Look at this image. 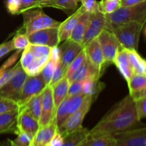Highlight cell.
<instances>
[{"label": "cell", "mask_w": 146, "mask_h": 146, "mask_svg": "<svg viewBox=\"0 0 146 146\" xmlns=\"http://www.w3.org/2000/svg\"><path fill=\"white\" fill-rule=\"evenodd\" d=\"M140 127L141 120L137 113L135 100L129 94L89 131L88 137L114 135Z\"/></svg>", "instance_id": "obj_1"}, {"label": "cell", "mask_w": 146, "mask_h": 146, "mask_svg": "<svg viewBox=\"0 0 146 146\" xmlns=\"http://www.w3.org/2000/svg\"><path fill=\"white\" fill-rule=\"evenodd\" d=\"M106 29H111L121 24L135 21L145 24L146 21V1L131 7H121L111 14H105Z\"/></svg>", "instance_id": "obj_2"}, {"label": "cell", "mask_w": 146, "mask_h": 146, "mask_svg": "<svg viewBox=\"0 0 146 146\" xmlns=\"http://www.w3.org/2000/svg\"><path fill=\"white\" fill-rule=\"evenodd\" d=\"M23 26L19 31L29 35L38 30L47 28H58L60 21L46 14L41 8L31 9L22 13Z\"/></svg>", "instance_id": "obj_3"}, {"label": "cell", "mask_w": 146, "mask_h": 146, "mask_svg": "<svg viewBox=\"0 0 146 146\" xmlns=\"http://www.w3.org/2000/svg\"><path fill=\"white\" fill-rule=\"evenodd\" d=\"M143 27L144 24L131 21L117 26L109 31L113 33L123 48L137 51L141 31Z\"/></svg>", "instance_id": "obj_4"}, {"label": "cell", "mask_w": 146, "mask_h": 146, "mask_svg": "<svg viewBox=\"0 0 146 146\" xmlns=\"http://www.w3.org/2000/svg\"><path fill=\"white\" fill-rule=\"evenodd\" d=\"M102 50L104 58V64L101 70V76L107 68L113 64L114 59L118 50L122 47L118 40L112 31L104 29L97 36Z\"/></svg>", "instance_id": "obj_5"}, {"label": "cell", "mask_w": 146, "mask_h": 146, "mask_svg": "<svg viewBox=\"0 0 146 146\" xmlns=\"http://www.w3.org/2000/svg\"><path fill=\"white\" fill-rule=\"evenodd\" d=\"M93 102H94V100L92 97L91 96L87 95L82 107L78 111H75L74 113L71 114L67 118L65 122L63 123V125L58 128V132L61 134L64 138L69 134L79 131L83 128L82 123L84 117L90 110Z\"/></svg>", "instance_id": "obj_6"}, {"label": "cell", "mask_w": 146, "mask_h": 146, "mask_svg": "<svg viewBox=\"0 0 146 146\" xmlns=\"http://www.w3.org/2000/svg\"><path fill=\"white\" fill-rule=\"evenodd\" d=\"M27 76V73L21 66L12 78L0 88V99H9L18 104Z\"/></svg>", "instance_id": "obj_7"}, {"label": "cell", "mask_w": 146, "mask_h": 146, "mask_svg": "<svg viewBox=\"0 0 146 146\" xmlns=\"http://www.w3.org/2000/svg\"><path fill=\"white\" fill-rule=\"evenodd\" d=\"M46 84L44 82L41 73L36 76H27L19 101V108L25 105L32 97L43 92Z\"/></svg>", "instance_id": "obj_8"}, {"label": "cell", "mask_w": 146, "mask_h": 146, "mask_svg": "<svg viewBox=\"0 0 146 146\" xmlns=\"http://www.w3.org/2000/svg\"><path fill=\"white\" fill-rule=\"evenodd\" d=\"M115 146H146V125L115 134Z\"/></svg>", "instance_id": "obj_9"}, {"label": "cell", "mask_w": 146, "mask_h": 146, "mask_svg": "<svg viewBox=\"0 0 146 146\" xmlns=\"http://www.w3.org/2000/svg\"><path fill=\"white\" fill-rule=\"evenodd\" d=\"M29 43L34 45L45 46L53 47L58 46V28H47L38 30L28 35Z\"/></svg>", "instance_id": "obj_10"}, {"label": "cell", "mask_w": 146, "mask_h": 146, "mask_svg": "<svg viewBox=\"0 0 146 146\" xmlns=\"http://www.w3.org/2000/svg\"><path fill=\"white\" fill-rule=\"evenodd\" d=\"M58 48L60 52V63L66 74L70 64L84 49V47L82 44L68 38L65 40Z\"/></svg>", "instance_id": "obj_11"}, {"label": "cell", "mask_w": 146, "mask_h": 146, "mask_svg": "<svg viewBox=\"0 0 146 146\" xmlns=\"http://www.w3.org/2000/svg\"><path fill=\"white\" fill-rule=\"evenodd\" d=\"M54 109L52 87L47 85L42 93L41 116L38 120L40 127L48 125L54 120Z\"/></svg>", "instance_id": "obj_12"}, {"label": "cell", "mask_w": 146, "mask_h": 146, "mask_svg": "<svg viewBox=\"0 0 146 146\" xmlns=\"http://www.w3.org/2000/svg\"><path fill=\"white\" fill-rule=\"evenodd\" d=\"M105 14L98 10L94 14H91L89 24L83 38L82 45L84 47L88 45L92 40L97 38L100 33L106 29Z\"/></svg>", "instance_id": "obj_13"}, {"label": "cell", "mask_w": 146, "mask_h": 146, "mask_svg": "<svg viewBox=\"0 0 146 146\" xmlns=\"http://www.w3.org/2000/svg\"><path fill=\"white\" fill-rule=\"evenodd\" d=\"M39 127L38 121L35 119L27 110L23 108H19L17 135L21 132L33 138Z\"/></svg>", "instance_id": "obj_14"}, {"label": "cell", "mask_w": 146, "mask_h": 146, "mask_svg": "<svg viewBox=\"0 0 146 146\" xmlns=\"http://www.w3.org/2000/svg\"><path fill=\"white\" fill-rule=\"evenodd\" d=\"M57 131L58 127L54 121L48 125L39 127L31 139L30 146H49L50 142Z\"/></svg>", "instance_id": "obj_15"}, {"label": "cell", "mask_w": 146, "mask_h": 146, "mask_svg": "<svg viewBox=\"0 0 146 146\" xmlns=\"http://www.w3.org/2000/svg\"><path fill=\"white\" fill-rule=\"evenodd\" d=\"M85 11L84 9L82 6L77 9L76 11L73 13L65 21L61 22L58 28V41L59 43L61 41H64L65 40L68 39L71 36V34L74 30V27L76 25L78 19L81 14Z\"/></svg>", "instance_id": "obj_16"}, {"label": "cell", "mask_w": 146, "mask_h": 146, "mask_svg": "<svg viewBox=\"0 0 146 146\" xmlns=\"http://www.w3.org/2000/svg\"><path fill=\"white\" fill-rule=\"evenodd\" d=\"M101 77V76L100 74V71L93 66V64L90 62L86 56V58L83 63L82 65L72 74L68 81L69 82H72V81L83 82V81L87 79H90V78L100 79Z\"/></svg>", "instance_id": "obj_17"}, {"label": "cell", "mask_w": 146, "mask_h": 146, "mask_svg": "<svg viewBox=\"0 0 146 146\" xmlns=\"http://www.w3.org/2000/svg\"><path fill=\"white\" fill-rule=\"evenodd\" d=\"M84 50L88 59L93 66L100 71L101 74V68L104 64V58L101 46L97 38H94L88 45L84 47Z\"/></svg>", "instance_id": "obj_18"}, {"label": "cell", "mask_w": 146, "mask_h": 146, "mask_svg": "<svg viewBox=\"0 0 146 146\" xmlns=\"http://www.w3.org/2000/svg\"><path fill=\"white\" fill-rule=\"evenodd\" d=\"M113 64L116 66L118 71L128 83L133 74V71L130 64L128 49L123 48V46L121 47L117 52Z\"/></svg>", "instance_id": "obj_19"}, {"label": "cell", "mask_w": 146, "mask_h": 146, "mask_svg": "<svg viewBox=\"0 0 146 146\" xmlns=\"http://www.w3.org/2000/svg\"><path fill=\"white\" fill-rule=\"evenodd\" d=\"M19 109L0 114V134L17 132Z\"/></svg>", "instance_id": "obj_20"}, {"label": "cell", "mask_w": 146, "mask_h": 146, "mask_svg": "<svg viewBox=\"0 0 146 146\" xmlns=\"http://www.w3.org/2000/svg\"><path fill=\"white\" fill-rule=\"evenodd\" d=\"M90 19H91V14L84 11L81 16L80 17L76 25L74 27L72 33L70 36V39L82 44L83 38H84L85 33L88 28V24H89Z\"/></svg>", "instance_id": "obj_21"}, {"label": "cell", "mask_w": 146, "mask_h": 146, "mask_svg": "<svg viewBox=\"0 0 146 146\" xmlns=\"http://www.w3.org/2000/svg\"><path fill=\"white\" fill-rule=\"evenodd\" d=\"M70 82L68 78L65 76L60 80L58 82L52 86L53 97L54 102V115L56 110L58 108L59 104L63 101V100L68 96V88H69Z\"/></svg>", "instance_id": "obj_22"}, {"label": "cell", "mask_w": 146, "mask_h": 146, "mask_svg": "<svg viewBox=\"0 0 146 146\" xmlns=\"http://www.w3.org/2000/svg\"><path fill=\"white\" fill-rule=\"evenodd\" d=\"M130 64L133 74L146 76V60L143 58L135 50H128Z\"/></svg>", "instance_id": "obj_23"}, {"label": "cell", "mask_w": 146, "mask_h": 146, "mask_svg": "<svg viewBox=\"0 0 146 146\" xmlns=\"http://www.w3.org/2000/svg\"><path fill=\"white\" fill-rule=\"evenodd\" d=\"M104 87L105 84L97 78H90L83 81V93L86 95L91 96L94 101Z\"/></svg>", "instance_id": "obj_24"}, {"label": "cell", "mask_w": 146, "mask_h": 146, "mask_svg": "<svg viewBox=\"0 0 146 146\" xmlns=\"http://www.w3.org/2000/svg\"><path fill=\"white\" fill-rule=\"evenodd\" d=\"M42 93L34 96L27 104L22 107L19 108H24L27 110L35 119L38 121L41 116V100H42Z\"/></svg>", "instance_id": "obj_25"}, {"label": "cell", "mask_w": 146, "mask_h": 146, "mask_svg": "<svg viewBox=\"0 0 146 146\" xmlns=\"http://www.w3.org/2000/svg\"><path fill=\"white\" fill-rule=\"evenodd\" d=\"M89 131L83 127L81 130L64 138L62 146H78L88 137Z\"/></svg>", "instance_id": "obj_26"}, {"label": "cell", "mask_w": 146, "mask_h": 146, "mask_svg": "<svg viewBox=\"0 0 146 146\" xmlns=\"http://www.w3.org/2000/svg\"><path fill=\"white\" fill-rule=\"evenodd\" d=\"M69 102L70 96H67L56 110L55 115H54V118L53 121H55L58 128H60L63 125V123L65 122V121L68 117Z\"/></svg>", "instance_id": "obj_27"}, {"label": "cell", "mask_w": 146, "mask_h": 146, "mask_svg": "<svg viewBox=\"0 0 146 146\" xmlns=\"http://www.w3.org/2000/svg\"><path fill=\"white\" fill-rule=\"evenodd\" d=\"M115 143L113 135H104L94 138L88 137L78 146H115Z\"/></svg>", "instance_id": "obj_28"}, {"label": "cell", "mask_w": 146, "mask_h": 146, "mask_svg": "<svg viewBox=\"0 0 146 146\" xmlns=\"http://www.w3.org/2000/svg\"><path fill=\"white\" fill-rule=\"evenodd\" d=\"M129 94L141 91L146 88V76L141 74H133L128 81Z\"/></svg>", "instance_id": "obj_29"}, {"label": "cell", "mask_w": 146, "mask_h": 146, "mask_svg": "<svg viewBox=\"0 0 146 146\" xmlns=\"http://www.w3.org/2000/svg\"><path fill=\"white\" fill-rule=\"evenodd\" d=\"M121 7V0H101L98 2V10L104 14H108Z\"/></svg>", "instance_id": "obj_30"}, {"label": "cell", "mask_w": 146, "mask_h": 146, "mask_svg": "<svg viewBox=\"0 0 146 146\" xmlns=\"http://www.w3.org/2000/svg\"><path fill=\"white\" fill-rule=\"evenodd\" d=\"M14 50H24L30 44L28 35L24 33L17 31L11 39Z\"/></svg>", "instance_id": "obj_31"}, {"label": "cell", "mask_w": 146, "mask_h": 146, "mask_svg": "<svg viewBox=\"0 0 146 146\" xmlns=\"http://www.w3.org/2000/svg\"><path fill=\"white\" fill-rule=\"evenodd\" d=\"M50 7L67 12L76 9L78 8V2L76 0H54Z\"/></svg>", "instance_id": "obj_32"}, {"label": "cell", "mask_w": 146, "mask_h": 146, "mask_svg": "<svg viewBox=\"0 0 146 146\" xmlns=\"http://www.w3.org/2000/svg\"><path fill=\"white\" fill-rule=\"evenodd\" d=\"M86 96L87 95H86L84 93H81V94H76V95L70 96L68 116L82 107V106L84 104Z\"/></svg>", "instance_id": "obj_33"}, {"label": "cell", "mask_w": 146, "mask_h": 146, "mask_svg": "<svg viewBox=\"0 0 146 146\" xmlns=\"http://www.w3.org/2000/svg\"><path fill=\"white\" fill-rule=\"evenodd\" d=\"M21 66L20 61H18L17 64L13 67L5 70L0 69V88L4 86L7 82H9L12 78V77L15 75Z\"/></svg>", "instance_id": "obj_34"}, {"label": "cell", "mask_w": 146, "mask_h": 146, "mask_svg": "<svg viewBox=\"0 0 146 146\" xmlns=\"http://www.w3.org/2000/svg\"><path fill=\"white\" fill-rule=\"evenodd\" d=\"M86 58V54L85 50H83L78 56L75 58V59L72 61L71 64H70L69 67H68V70H67L66 74V77L68 79H69L70 77L72 76V74L81 66L84 62V61Z\"/></svg>", "instance_id": "obj_35"}, {"label": "cell", "mask_w": 146, "mask_h": 146, "mask_svg": "<svg viewBox=\"0 0 146 146\" xmlns=\"http://www.w3.org/2000/svg\"><path fill=\"white\" fill-rule=\"evenodd\" d=\"M58 64L55 63L54 61H53L52 60H51L49 58L48 62L46 63L44 67L43 68V69L41 70V74L43 77V79H44L45 84L47 85H48L51 81V78H52L53 74L54 72V70H55L56 65Z\"/></svg>", "instance_id": "obj_36"}, {"label": "cell", "mask_w": 146, "mask_h": 146, "mask_svg": "<svg viewBox=\"0 0 146 146\" xmlns=\"http://www.w3.org/2000/svg\"><path fill=\"white\" fill-rule=\"evenodd\" d=\"M31 138L30 135L24 133H19L17 138L14 140H9L11 146H30L31 142Z\"/></svg>", "instance_id": "obj_37"}, {"label": "cell", "mask_w": 146, "mask_h": 146, "mask_svg": "<svg viewBox=\"0 0 146 146\" xmlns=\"http://www.w3.org/2000/svg\"><path fill=\"white\" fill-rule=\"evenodd\" d=\"M19 109V104L14 101L6 98L0 99V114Z\"/></svg>", "instance_id": "obj_38"}, {"label": "cell", "mask_w": 146, "mask_h": 146, "mask_svg": "<svg viewBox=\"0 0 146 146\" xmlns=\"http://www.w3.org/2000/svg\"><path fill=\"white\" fill-rule=\"evenodd\" d=\"M135 103L139 119L146 118V96L135 99Z\"/></svg>", "instance_id": "obj_39"}, {"label": "cell", "mask_w": 146, "mask_h": 146, "mask_svg": "<svg viewBox=\"0 0 146 146\" xmlns=\"http://www.w3.org/2000/svg\"><path fill=\"white\" fill-rule=\"evenodd\" d=\"M33 61H34V55L27 46L23 51L22 54L21 56V59L19 61L24 70L26 69L32 63Z\"/></svg>", "instance_id": "obj_40"}, {"label": "cell", "mask_w": 146, "mask_h": 146, "mask_svg": "<svg viewBox=\"0 0 146 146\" xmlns=\"http://www.w3.org/2000/svg\"><path fill=\"white\" fill-rule=\"evenodd\" d=\"M66 76V72L64 71V68H63L62 66H61V63H58V64L56 65L55 70H54V72L53 74L52 78H51V81H50L49 84L48 85L50 86H52L54 84H56L57 82L60 81L61 79H62L64 76Z\"/></svg>", "instance_id": "obj_41"}, {"label": "cell", "mask_w": 146, "mask_h": 146, "mask_svg": "<svg viewBox=\"0 0 146 146\" xmlns=\"http://www.w3.org/2000/svg\"><path fill=\"white\" fill-rule=\"evenodd\" d=\"M7 11L11 15H19L20 8L19 0H6L4 1Z\"/></svg>", "instance_id": "obj_42"}, {"label": "cell", "mask_w": 146, "mask_h": 146, "mask_svg": "<svg viewBox=\"0 0 146 146\" xmlns=\"http://www.w3.org/2000/svg\"><path fill=\"white\" fill-rule=\"evenodd\" d=\"M81 6L85 11L94 14L98 11V2L96 0H81Z\"/></svg>", "instance_id": "obj_43"}, {"label": "cell", "mask_w": 146, "mask_h": 146, "mask_svg": "<svg viewBox=\"0 0 146 146\" xmlns=\"http://www.w3.org/2000/svg\"><path fill=\"white\" fill-rule=\"evenodd\" d=\"M20 14L31 9L38 8V0H19Z\"/></svg>", "instance_id": "obj_44"}, {"label": "cell", "mask_w": 146, "mask_h": 146, "mask_svg": "<svg viewBox=\"0 0 146 146\" xmlns=\"http://www.w3.org/2000/svg\"><path fill=\"white\" fill-rule=\"evenodd\" d=\"M83 93V82L81 81H72L70 82L68 88V96L76 95V94Z\"/></svg>", "instance_id": "obj_45"}, {"label": "cell", "mask_w": 146, "mask_h": 146, "mask_svg": "<svg viewBox=\"0 0 146 146\" xmlns=\"http://www.w3.org/2000/svg\"><path fill=\"white\" fill-rule=\"evenodd\" d=\"M14 50L11 40L0 44V58Z\"/></svg>", "instance_id": "obj_46"}, {"label": "cell", "mask_w": 146, "mask_h": 146, "mask_svg": "<svg viewBox=\"0 0 146 146\" xmlns=\"http://www.w3.org/2000/svg\"><path fill=\"white\" fill-rule=\"evenodd\" d=\"M63 143H64V137L58 132V131H57L51 139L49 146H62Z\"/></svg>", "instance_id": "obj_47"}, {"label": "cell", "mask_w": 146, "mask_h": 146, "mask_svg": "<svg viewBox=\"0 0 146 146\" xmlns=\"http://www.w3.org/2000/svg\"><path fill=\"white\" fill-rule=\"evenodd\" d=\"M145 1L146 0H121V7H131Z\"/></svg>", "instance_id": "obj_48"}, {"label": "cell", "mask_w": 146, "mask_h": 146, "mask_svg": "<svg viewBox=\"0 0 146 146\" xmlns=\"http://www.w3.org/2000/svg\"><path fill=\"white\" fill-rule=\"evenodd\" d=\"M54 0H38V8L50 7Z\"/></svg>", "instance_id": "obj_49"}, {"label": "cell", "mask_w": 146, "mask_h": 146, "mask_svg": "<svg viewBox=\"0 0 146 146\" xmlns=\"http://www.w3.org/2000/svg\"><path fill=\"white\" fill-rule=\"evenodd\" d=\"M131 96L133 97L134 100L138 99V98H141V97H145L146 96V88L144 90H142L141 91H138V92L133 93V94H130Z\"/></svg>", "instance_id": "obj_50"}, {"label": "cell", "mask_w": 146, "mask_h": 146, "mask_svg": "<svg viewBox=\"0 0 146 146\" xmlns=\"http://www.w3.org/2000/svg\"><path fill=\"white\" fill-rule=\"evenodd\" d=\"M0 146H11V143H10L9 139H7L0 143Z\"/></svg>", "instance_id": "obj_51"}, {"label": "cell", "mask_w": 146, "mask_h": 146, "mask_svg": "<svg viewBox=\"0 0 146 146\" xmlns=\"http://www.w3.org/2000/svg\"><path fill=\"white\" fill-rule=\"evenodd\" d=\"M144 35H145V39H146V27H145V30H144Z\"/></svg>", "instance_id": "obj_52"}, {"label": "cell", "mask_w": 146, "mask_h": 146, "mask_svg": "<svg viewBox=\"0 0 146 146\" xmlns=\"http://www.w3.org/2000/svg\"><path fill=\"white\" fill-rule=\"evenodd\" d=\"M76 1L77 2H78V1H81V0H76Z\"/></svg>", "instance_id": "obj_53"}]
</instances>
